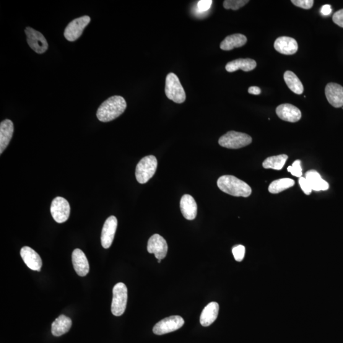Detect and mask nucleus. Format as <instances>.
<instances>
[{"instance_id": "a878e982", "label": "nucleus", "mask_w": 343, "mask_h": 343, "mask_svg": "<svg viewBox=\"0 0 343 343\" xmlns=\"http://www.w3.org/2000/svg\"><path fill=\"white\" fill-rule=\"evenodd\" d=\"M287 159L288 156L286 155L273 156V157L266 158L262 163V166L267 169L272 168V169L280 170L284 167Z\"/></svg>"}, {"instance_id": "c756f323", "label": "nucleus", "mask_w": 343, "mask_h": 343, "mask_svg": "<svg viewBox=\"0 0 343 343\" xmlns=\"http://www.w3.org/2000/svg\"><path fill=\"white\" fill-rule=\"evenodd\" d=\"M232 253L236 261L240 262L242 261L245 257L246 248L245 247L241 245L234 247L232 249Z\"/></svg>"}, {"instance_id": "1a4fd4ad", "label": "nucleus", "mask_w": 343, "mask_h": 343, "mask_svg": "<svg viewBox=\"0 0 343 343\" xmlns=\"http://www.w3.org/2000/svg\"><path fill=\"white\" fill-rule=\"evenodd\" d=\"M25 33L28 45L35 53L41 54L47 51L48 44L42 33L30 27L26 28Z\"/></svg>"}, {"instance_id": "7c9ffc66", "label": "nucleus", "mask_w": 343, "mask_h": 343, "mask_svg": "<svg viewBox=\"0 0 343 343\" xmlns=\"http://www.w3.org/2000/svg\"><path fill=\"white\" fill-rule=\"evenodd\" d=\"M291 2L296 7L306 10L311 9L314 4L313 0H292Z\"/></svg>"}, {"instance_id": "7ed1b4c3", "label": "nucleus", "mask_w": 343, "mask_h": 343, "mask_svg": "<svg viewBox=\"0 0 343 343\" xmlns=\"http://www.w3.org/2000/svg\"><path fill=\"white\" fill-rule=\"evenodd\" d=\"M158 162L155 156H146L137 165L136 177L140 184H145L155 175L157 170Z\"/></svg>"}, {"instance_id": "dca6fc26", "label": "nucleus", "mask_w": 343, "mask_h": 343, "mask_svg": "<svg viewBox=\"0 0 343 343\" xmlns=\"http://www.w3.org/2000/svg\"><path fill=\"white\" fill-rule=\"evenodd\" d=\"M72 262L74 269L80 277H85L90 271L89 263L84 252L76 249L72 252Z\"/></svg>"}, {"instance_id": "423d86ee", "label": "nucleus", "mask_w": 343, "mask_h": 343, "mask_svg": "<svg viewBox=\"0 0 343 343\" xmlns=\"http://www.w3.org/2000/svg\"><path fill=\"white\" fill-rule=\"evenodd\" d=\"M128 290L124 283H118L113 289V300L111 303V312L114 316L122 315L126 311Z\"/></svg>"}, {"instance_id": "39448f33", "label": "nucleus", "mask_w": 343, "mask_h": 343, "mask_svg": "<svg viewBox=\"0 0 343 343\" xmlns=\"http://www.w3.org/2000/svg\"><path fill=\"white\" fill-rule=\"evenodd\" d=\"M253 139L249 135L236 131H230L219 139L220 146L228 149H239L251 144Z\"/></svg>"}, {"instance_id": "e433bc0d", "label": "nucleus", "mask_w": 343, "mask_h": 343, "mask_svg": "<svg viewBox=\"0 0 343 343\" xmlns=\"http://www.w3.org/2000/svg\"><path fill=\"white\" fill-rule=\"evenodd\" d=\"M161 261H162V260H158V263H160Z\"/></svg>"}, {"instance_id": "b1692460", "label": "nucleus", "mask_w": 343, "mask_h": 343, "mask_svg": "<svg viewBox=\"0 0 343 343\" xmlns=\"http://www.w3.org/2000/svg\"><path fill=\"white\" fill-rule=\"evenodd\" d=\"M248 41L246 36L241 34H234L227 36L220 43V48L223 51H229L235 48H240L246 45Z\"/></svg>"}, {"instance_id": "cd10ccee", "label": "nucleus", "mask_w": 343, "mask_h": 343, "mask_svg": "<svg viewBox=\"0 0 343 343\" xmlns=\"http://www.w3.org/2000/svg\"><path fill=\"white\" fill-rule=\"evenodd\" d=\"M249 2L248 0H225L223 2V7L225 9L237 10Z\"/></svg>"}, {"instance_id": "473e14b6", "label": "nucleus", "mask_w": 343, "mask_h": 343, "mask_svg": "<svg viewBox=\"0 0 343 343\" xmlns=\"http://www.w3.org/2000/svg\"><path fill=\"white\" fill-rule=\"evenodd\" d=\"M299 184H300L301 188L302 189L304 193L307 194V195H310L311 192H312V189H311L310 184H309L306 178L301 177V178L299 179Z\"/></svg>"}, {"instance_id": "6ab92c4d", "label": "nucleus", "mask_w": 343, "mask_h": 343, "mask_svg": "<svg viewBox=\"0 0 343 343\" xmlns=\"http://www.w3.org/2000/svg\"><path fill=\"white\" fill-rule=\"evenodd\" d=\"M14 124L10 119H5L0 124V153L2 154L12 138Z\"/></svg>"}, {"instance_id": "6e6552de", "label": "nucleus", "mask_w": 343, "mask_h": 343, "mask_svg": "<svg viewBox=\"0 0 343 343\" xmlns=\"http://www.w3.org/2000/svg\"><path fill=\"white\" fill-rule=\"evenodd\" d=\"M90 22V17L87 15L72 20L65 29L64 33L65 38L69 41L77 40L81 36L85 28Z\"/></svg>"}, {"instance_id": "393cba45", "label": "nucleus", "mask_w": 343, "mask_h": 343, "mask_svg": "<svg viewBox=\"0 0 343 343\" xmlns=\"http://www.w3.org/2000/svg\"><path fill=\"white\" fill-rule=\"evenodd\" d=\"M284 79L286 84L291 91L296 94H302L304 92L303 85L295 72L290 71H285Z\"/></svg>"}, {"instance_id": "0eeeda50", "label": "nucleus", "mask_w": 343, "mask_h": 343, "mask_svg": "<svg viewBox=\"0 0 343 343\" xmlns=\"http://www.w3.org/2000/svg\"><path fill=\"white\" fill-rule=\"evenodd\" d=\"M184 324L181 316L174 315L162 320L153 327V331L156 335H163L177 331Z\"/></svg>"}, {"instance_id": "72a5a7b5", "label": "nucleus", "mask_w": 343, "mask_h": 343, "mask_svg": "<svg viewBox=\"0 0 343 343\" xmlns=\"http://www.w3.org/2000/svg\"><path fill=\"white\" fill-rule=\"evenodd\" d=\"M332 20L335 24L343 28V9L335 13L332 17Z\"/></svg>"}, {"instance_id": "c9c22d12", "label": "nucleus", "mask_w": 343, "mask_h": 343, "mask_svg": "<svg viewBox=\"0 0 343 343\" xmlns=\"http://www.w3.org/2000/svg\"><path fill=\"white\" fill-rule=\"evenodd\" d=\"M248 92L249 93H251V94L257 95H259L260 93H261V88H260L259 87L253 86V87H251L249 88Z\"/></svg>"}, {"instance_id": "c85d7f7f", "label": "nucleus", "mask_w": 343, "mask_h": 343, "mask_svg": "<svg viewBox=\"0 0 343 343\" xmlns=\"http://www.w3.org/2000/svg\"><path fill=\"white\" fill-rule=\"evenodd\" d=\"M287 170L292 176L297 177V178H301L303 173L302 167H301V161L299 160H296L292 165L289 166L287 168Z\"/></svg>"}, {"instance_id": "9b49d317", "label": "nucleus", "mask_w": 343, "mask_h": 343, "mask_svg": "<svg viewBox=\"0 0 343 343\" xmlns=\"http://www.w3.org/2000/svg\"><path fill=\"white\" fill-rule=\"evenodd\" d=\"M147 249L148 253L154 254L158 260L164 259L167 256L168 246L167 241L162 236L155 234L148 240Z\"/></svg>"}, {"instance_id": "f257e3e1", "label": "nucleus", "mask_w": 343, "mask_h": 343, "mask_svg": "<svg viewBox=\"0 0 343 343\" xmlns=\"http://www.w3.org/2000/svg\"><path fill=\"white\" fill-rule=\"evenodd\" d=\"M126 108L127 103L123 97L119 95L112 96L99 108L97 117L101 121H111L123 114Z\"/></svg>"}, {"instance_id": "f03ea898", "label": "nucleus", "mask_w": 343, "mask_h": 343, "mask_svg": "<svg viewBox=\"0 0 343 343\" xmlns=\"http://www.w3.org/2000/svg\"><path fill=\"white\" fill-rule=\"evenodd\" d=\"M217 186L224 193L234 197H248L252 193L249 184L233 176H223L218 179Z\"/></svg>"}, {"instance_id": "ddd939ff", "label": "nucleus", "mask_w": 343, "mask_h": 343, "mask_svg": "<svg viewBox=\"0 0 343 343\" xmlns=\"http://www.w3.org/2000/svg\"><path fill=\"white\" fill-rule=\"evenodd\" d=\"M327 101L333 107L343 106V87L336 83H329L325 89Z\"/></svg>"}, {"instance_id": "4468645a", "label": "nucleus", "mask_w": 343, "mask_h": 343, "mask_svg": "<svg viewBox=\"0 0 343 343\" xmlns=\"http://www.w3.org/2000/svg\"><path fill=\"white\" fill-rule=\"evenodd\" d=\"M20 256L29 268L34 271L40 272L42 260L39 254L30 247H23L20 250Z\"/></svg>"}, {"instance_id": "f8f14e48", "label": "nucleus", "mask_w": 343, "mask_h": 343, "mask_svg": "<svg viewBox=\"0 0 343 343\" xmlns=\"http://www.w3.org/2000/svg\"><path fill=\"white\" fill-rule=\"evenodd\" d=\"M117 226L118 220L113 215H111L106 219L101 236V244L104 248L109 249L112 245Z\"/></svg>"}, {"instance_id": "aec40b11", "label": "nucleus", "mask_w": 343, "mask_h": 343, "mask_svg": "<svg viewBox=\"0 0 343 343\" xmlns=\"http://www.w3.org/2000/svg\"><path fill=\"white\" fill-rule=\"evenodd\" d=\"M219 306L216 302H211L205 306L200 315V322L202 326L208 327L214 323L219 313Z\"/></svg>"}, {"instance_id": "412c9836", "label": "nucleus", "mask_w": 343, "mask_h": 343, "mask_svg": "<svg viewBox=\"0 0 343 343\" xmlns=\"http://www.w3.org/2000/svg\"><path fill=\"white\" fill-rule=\"evenodd\" d=\"M257 63L252 59H238L228 62L226 65V70L228 72H233L241 69L243 71L248 72L253 71L256 68Z\"/></svg>"}, {"instance_id": "9d476101", "label": "nucleus", "mask_w": 343, "mask_h": 343, "mask_svg": "<svg viewBox=\"0 0 343 343\" xmlns=\"http://www.w3.org/2000/svg\"><path fill=\"white\" fill-rule=\"evenodd\" d=\"M51 213L54 219L58 223H63L69 219L70 205L66 199L57 197L53 200L51 206Z\"/></svg>"}, {"instance_id": "f704fd0d", "label": "nucleus", "mask_w": 343, "mask_h": 343, "mask_svg": "<svg viewBox=\"0 0 343 343\" xmlns=\"http://www.w3.org/2000/svg\"><path fill=\"white\" fill-rule=\"evenodd\" d=\"M332 12L331 6L330 5H324L321 9V13L324 15H329Z\"/></svg>"}, {"instance_id": "a211bd4d", "label": "nucleus", "mask_w": 343, "mask_h": 343, "mask_svg": "<svg viewBox=\"0 0 343 343\" xmlns=\"http://www.w3.org/2000/svg\"><path fill=\"white\" fill-rule=\"evenodd\" d=\"M180 208L182 214L187 220L195 219L197 215V204L193 197L184 194L181 199Z\"/></svg>"}, {"instance_id": "bb28decb", "label": "nucleus", "mask_w": 343, "mask_h": 343, "mask_svg": "<svg viewBox=\"0 0 343 343\" xmlns=\"http://www.w3.org/2000/svg\"><path fill=\"white\" fill-rule=\"evenodd\" d=\"M295 184V181L289 178L278 179L273 181L269 186L268 190L270 193L277 194L291 188Z\"/></svg>"}, {"instance_id": "f3484780", "label": "nucleus", "mask_w": 343, "mask_h": 343, "mask_svg": "<svg viewBox=\"0 0 343 343\" xmlns=\"http://www.w3.org/2000/svg\"><path fill=\"white\" fill-rule=\"evenodd\" d=\"M274 48L280 54L284 55H293L298 52V44L295 39L287 36H282L275 40Z\"/></svg>"}, {"instance_id": "2f4dec72", "label": "nucleus", "mask_w": 343, "mask_h": 343, "mask_svg": "<svg viewBox=\"0 0 343 343\" xmlns=\"http://www.w3.org/2000/svg\"><path fill=\"white\" fill-rule=\"evenodd\" d=\"M212 4V0H201L197 4V9L200 12H205L208 11L211 7Z\"/></svg>"}, {"instance_id": "2eb2a0df", "label": "nucleus", "mask_w": 343, "mask_h": 343, "mask_svg": "<svg viewBox=\"0 0 343 343\" xmlns=\"http://www.w3.org/2000/svg\"><path fill=\"white\" fill-rule=\"evenodd\" d=\"M276 113L282 120L295 123L300 120L301 112L300 109L290 104H282L276 109Z\"/></svg>"}, {"instance_id": "5701e85b", "label": "nucleus", "mask_w": 343, "mask_h": 343, "mask_svg": "<svg viewBox=\"0 0 343 343\" xmlns=\"http://www.w3.org/2000/svg\"><path fill=\"white\" fill-rule=\"evenodd\" d=\"M71 326V319L64 314H61L52 324V334L54 336H61L69 332Z\"/></svg>"}, {"instance_id": "20e7f679", "label": "nucleus", "mask_w": 343, "mask_h": 343, "mask_svg": "<svg viewBox=\"0 0 343 343\" xmlns=\"http://www.w3.org/2000/svg\"><path fill=\"white\" fill-rule=\"evenodd\" d=\"M165 92L166 96L174 103L181 104L186 100L185 91L179 78L173 72L168 74L166 77Z\"/></svg>"}, {"instance_id": "4be33fe9", "label": "nucleus", "mask_w": 343, "mask_h": 343, "mask_svg": "<svg viewBox=\"0 0 343 343\" xmlns=\"http://www.w3.org/2000/svg\"><path fill=\"white\" fill-rule=\"evenodd\" d=\"M305 178L310 184L312 191H326L329 188V184L322 178L318 172L311 170L305 174Z\"/></svg>"}]
</instances>
